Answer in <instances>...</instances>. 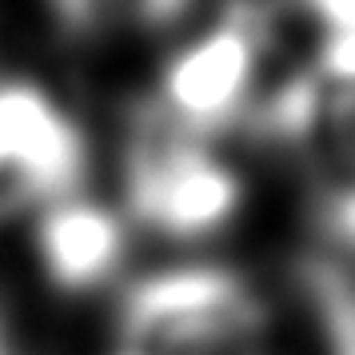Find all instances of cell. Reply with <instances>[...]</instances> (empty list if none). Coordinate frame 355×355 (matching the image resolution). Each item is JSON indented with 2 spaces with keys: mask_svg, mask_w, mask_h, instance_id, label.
Segmentation results:
<instances>
[{
  "mask_svg": "<svg viewBox=\"0 0 355 355\" xmlns=\"http://www.w3.org/2000/svg\"><path fill=\"white\" fill-rule=\"evenodd\" d=\"M120 208L136 236L168 248H204L240 220L248 184L216 140L136 112L120 148Z\"/></svg>",
  "mask_w": 355,
  "mask_h": 355,
  "instance_id": "obj_1",
  "label": "cell"
},
{
  "mask_svg": "<svg viewBox=\"0 0 355 355\" xmlns=\"http://www.w3.org/2000/svg\"><path fill=\"white\" fill-rule=\"evenodd\" d=\"M268 12L256 0H224L156 68L140 112L200 140L224 144L243 132L272 76Z\"/></svg>",
  "mask_w": 355,
  "mask_h": 355,
  "instance_id": "obj_2",
  "label": "cell"
},
{
  "mask_svg": "<svg viewBox=\"0 0 355 355\" xmlns=\"http://www.w3.org/2000/svg\"><path fill=\"white\" fill-rule=\"evenodd\" d=\"M263 320L259 291L227 263L180 259L120 279L116 336L144 355H243Z\"/></svg>",
  "mask_w": 355,
  "mask_h": 355,
  "instance_id": "obj_3",
  "label": "cell"
},
{
  "mask_svg": "<svg viewBox=\"0 0 355 355\" xmlns=\"http://www.w3.org/2000/svg\"><path fill=\"white\" fill-rule=\"evenodd\" d=\"M88 132L49 84L0 72V224L88 184Z\"/></svg>",
  "mask_w": 355,
  "mask_h": 355,
  "instance_id": "obj_4",
  "label": "cell"
},
{
  "mask_svg": "<svg viewBox=\"0 0 355 355\" xmlns=\"http://www.w3.org/2000/svg\"><path fill=\"white\" fill-rule=\"evenodd\" d=\"M33 259L40 275L64 295H92L128 275L132 243L140 240L120 200L76 192L49 200L33 216Z\"/></svg>",
  "mask_w": 355,
  "mask_h": 355,
  "instance_id": "obj_5",
  "label": "cell"
},
{
  "mask_svg": "<svg viewBox=\"0 0 355 355\" xmlns=\"http://www.w3.org/2000/svg\"><path fill=\"white\" fill-rule=\"evenodd\" d=\"M311 72L331 88H355V24L323 28L311 49Z\"/></svg>",
  "mask_w": 355,
  "mask_h": 355,
  "instance_id": "obj_6",
  "label": "cell"
},
{
  "mask_svg": "<svg viewBox=\"0 0 355 355\" xmlns=\"http://www.w3.org/2000/svg\"><path fill=\"white\" fill-rule=\"evenodd\" d=\"M0 355H12V343H8V336H4V327H0Z\"/></svg>",
  "mask_w": 355,
  "mask_h": 355,
  "instance_id": "obj_7",
  "label": "cell"
},
{
  "mask_svg": "<svg viewBox=\"0 0 355 355\" xmlns=\"http://www.w3.org/2000/svg\"><path fill=\"white\" fill-rule=\"evenodd\" d=\"M108 355H144V352H136V347H124V343H116V352H108Z\"/></svg>",
  "mask_w": 355,
  "mask_h": 355,
  "instance_id": "obj_8",
  "label": "cell"
}]
</instances>
